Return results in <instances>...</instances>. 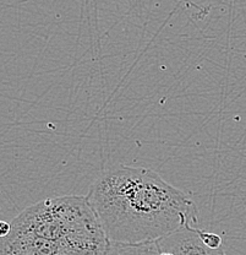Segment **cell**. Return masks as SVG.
<instances>
[{
    "instance_id": "obj_1",
    "label": "cell",
    "mask_w": 246,
    "mask_h": 255,
    "mask_svg": "<svg viewBox=\"0 0 246 255\" xmlns=\"http://www.w3.org/2000/svg\"><path fill=\"white\" fill-rule=\"evenodd\" d=\"M87 199L112 243L156 242L198 222L196 204L144 167L108 169L94 180Z\"/></svg>"
},
{
    "instance_id": "obj_2",
    "label": "cell",
    "mask_w": 246,
    "mask_h": 255,
    "mask_svg": "<svg viewBox=\"0 0 246 255\" xmlns=\"http://www.w3.org/2000/svg\"><path fill=\"white\" fill-rule=\"evenodd\" d=\"M10 225L0 255H109L112 246L87 196L38 201Z\"/></svg>"
},
{
    "instance_id": "obj_3",
    "label": "cell",
    "mask_w": 246,
    "mask_h": 255,
    "mask_svg": "<svg viewBox=\"0 0 246 255\" xmlns=\"http://www.w3.org/2000/svg\"><path fill=\"white\" fill-rule=\"evenodd\" d=\"M158 248L173 255H227L223 247L212 249L205 244L194 226H184L166 237L158 239Z\"/></svg>"
},
{
    "instance_id": "obj_4",
    "label": "cell",
    "mask_w": 246,
    "mask_h": 255,
    "mask_svg": "<svg viewBox=\"0 0 246 255\" xmlns=\"http://www.w3.org/2000/svg\"><path fill=\"white\" fill-rule=\"evenodd\" d=\"M109 255H160L157 242L146 243H112Z\"/></svg>"
},
{
    "instance_id": "obj_5",
    "label": "cell",
    "mask_w": 246,
    "mask_h": 255,
    "mask_svg": "<svg viewBox=\"0 0 246 255\" xmlns=\"http://www.w3.org/2000/svg\"><path fill=\"white\" fill-rule=\"evenodd\" d=\"M198 233H200V237L205 242V244H207L210 248L212 249H218L222 248V238L221 236L217 235V233L212 232H205V231L198 230Z\"/></svg>"
},
{
    "instance_id": "obj_6",
    "label": "cell",
    "mask_w": 246,
    "mask_h": 255,
    "mask_svg": "<svg viewBox=\"0 0 246 255\" xmlns=\"http://www.w3.org/2000/svg\"><path fill=\"white\" fill-rule=\"evenodd\" d=\"M11 231V225L9 222L0 221V237H6Z\"/></svg>"
},
{
    "instance_id": "obj_7",
    "label": "cell",
    "mask_w": 246,
    "mask_h": 255,
    "mask_svg": "<svg viewBox=\"0 0 246 255\" xmlns=\"http://www.w3.org/2000/svg\"><path fill=\"white\" fill-rule=\"evenodd\" d=\"M160 255H173V254L168 253V252H162V251H160Z\"/></svg>"
}]
</instances>
